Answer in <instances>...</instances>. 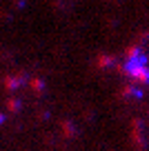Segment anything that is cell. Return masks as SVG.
<instances>
[{"instance_id":"6da1fadb","label":"cell","mask_w":149,"mask_h":151,"mask_svg":"<svg viewBox=\"0 0 149 151\" xmlns=\"http://www.w3.org/2000/svg\"><path fill=\"white\" fill-rule=\"evenodd\" d=\"M122 73L131 82H140V85L149 82V60H147V53L140 47L127 49L125 60H122Z\"/></svg>"}]
</instances>
